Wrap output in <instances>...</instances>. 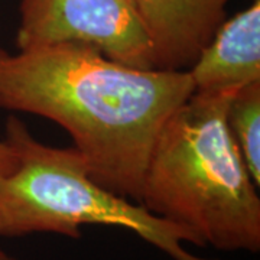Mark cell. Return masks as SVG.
I'll return each instance as SVG.
<instances>
[{
    "label": "cell",
    "mask_w": 260,
    "mask_h": 260,
    "mask_svg": "<svg viewBox=\"0 0 260 260\" xmlns=\"http://www.w3.org/2000/svg\"><path fill=\"white\" fill-rule=\"evenodd\" d=\"M227 124L254 184H260V81L240 88L227 107Z\"/></svg>",
    "instance_id": "cell-7"
},
{
    "label": "cell",
    "mask_w": 260,
    "mask_h": 260,
    "mask_svg": "<svg viewBox=\"0 0 260 260\" xmlns=\"http://www.w3.org/2000/svg\"><path fill=\"white\" fill-rule=\"evenodd\" d=\"M19 12V51L77 44L119 64L158 70L156 48L136 0H20Z\"/></svg>",
    "instance_id": "cell-4"
},
{
    "label": "cell",
    "mask_w": 260,
    "mask_h": 260,
    "mask_svg": "<svg viewBox=\"0 0 260 260\" xmlns=\"http://www.w3.org/2000/svg\"><path fill=\"white\" fill-rule=\"evenodd\" d=\"M233 94H192L149 156L138 204L188 232L197 246L260 250V198L227 124Z\"/></svg>",
    "instance_id": "cell-2"
},
{
    "label": "cell",
    "mask_w": 260,
    "mask_h": 260,
    "mask_svg": "<svg viewBox=\"0 0 260 260\" xmlns=\"http://www.w3.org/2000/svg\"><path fill=\"white\" fill-rule=\"evenodd\" d=\"M18 165L16 149L8 140H0V179L8 177Z\"/></svg>",
    "instance_id": "cell-8"
},
{
    "label": "cell",
    "mask_w": 260,
    "mask_h": 260,
    "mask_svg": "<svg viewBox=\"0 0 260 260\" xmlns=\"http://www.w3.org/2000/svg\"><path fill=\"white\" fill-rule=\"evenodd\" d=\"M194 94L188 71L119 64L94 48H0V109L64 127L100 185L133 203L167 119Z\"/></svg>",
    "instance_id": "cell-1"
},
{
    "label": "cell",
    "mask_w": 260,
    "mask_h": 260,
    "mask_svg": "<svg viewBox=\"0 0 260 260\" xmlns=\"http://www.w3.org/2000/svg\"><path fill=\"white\" fill-rule=\"evenodd\" d=\"M194 94L237 93L260 81V2L224 20L188 70Z\"/></svg>",
    "instance_id": "cell-5"
},
{
    "label": "cell",
    "mask_w": 260,
    "mask_h": 260,
    "mask_svg": "<svg viewBox=\"0 0 260 260\" xmlns=\"http://www.w3.org/2000/svg\"><path fill=\"white\" fill-rule=\"evenodd\" d=\"M230 0H136L156 48L158 70L185 71L211 41Z\"/></svg>",
    "instance_id": "cell-6"
},
{
    "label": "cell",
    "mask_w": 260,
    "mask_h": 260,
    "mask_svg": "<svg viewBox=\"0 0 260 260\" xmlns=\"http://www.w3.org/2000/svg\"><path fill=\"white\" fill-rule=\"evenodd\" d=\"M0 260H18L16 257L10 256L8 251H5L2 247H0Z\"/></svg>",
    "instance_id": "cell-9"
},
{
    "label": "cell",
    "mask_w": 260,
    "mask_h": 260,
    "mask_svg": "<svg viewBox=\"0 0 260 260\" xmlns=\"http://www.w3.org/2000/svg\"><path fill=\"white\" fill-rule=\"evenodd\" d=\"M6 140L18 165L0 179V237L55 233L80 239L83 225L99 224L130 230L172 260H214L186 250L184 243L195 242L184 229L100 185L75 148L41 143L15 116L6 123Z\"/></svg>",
    "instance_id": "cell-3"
}]
</instances>
